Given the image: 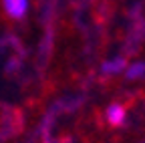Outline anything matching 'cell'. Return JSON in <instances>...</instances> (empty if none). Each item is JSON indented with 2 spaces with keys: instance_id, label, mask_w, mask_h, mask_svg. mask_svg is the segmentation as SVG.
<instances>
[{
  "instance_id": "277c9868",
  "label": "cell",
  "mask_w": 145,
  "mask_h": 143,
  "mask_svg": "<svg viewBox=\"0 0 145 143\" xmlns=\"http://www.w3.org/2000/svg\"><path fill=\"white\" fill-rule=\"evenodd\" d=\"M145 77V65L143 63H135L127 69V79H141Z\"/></svg>"
},
{
  "instance_id": "7a4b0ae2",
  "label": "cell",
  "mask_w": 145,
  "mask_h": 143,
  "mask_svg": "<svg viewBox=\"0 0 145 143\" xmlns=\"http://www.w3.org/2000/svg\"><path fill=\"white\" fill-rule=\"evenodd\" d=\"M107 121L111 125H121L125 121V109L121 105H111L107 109Z\"/></svg>"
},
{
  "instance_id": "6da1fadb",
  "label": "cell",
  "mask_w": 145,
  "mask_h": 143,
  "mask_svg": "<svg viewBox=\"0 0 145 143\" xmlns=\"http://www.w3.org/2000/svg\"><path fill=\"white\" fill-rule=\"evenodd\" d=\"M2 8L10 18H22L28 10V0H2Z\"/></svg>"
},
{
  "instance_id": "3957f363",
  "label": "cell",
  "mask_w": 145,
  "mask_h": 143,
  "mask_svg": "<svg viewBox=\"0 0 145 143\" xmlns=\"http://www.w3.org/2000/svg\"><path fill=\"white\" fill-rule=\"evenodd\" d=\"M123 69H125V61L115 59V61H109L107 65H103V73L105 75H115V73H121Z\"/></svg>"
}]
</instances>
